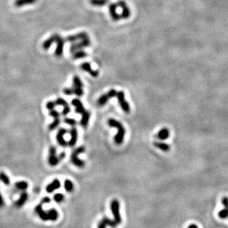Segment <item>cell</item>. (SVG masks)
Returning a JSON list of instances; mask_svg holds the SVG:
<instances>
[{"mask_svg": "<svg viewBox=\"0 0 228 228\" xmlns=\"http://www.w3.org/2000/svg\"><path fill=\"white\" fill-rule=\"evenodd\" d=\"M108 124L110 127H115L118 129V134L115 135V143L117 145H120L123 143V140H124L125 137V128L123 125L121 124V123L118 121V120H115L113 118L109 119Z\"/></svg>", "mask_w": 228, "mask_h": 228, "instance_id": "6da1fadb", "label": "cell"}, {"mask_svg": "<svg viewBox=\"0 0 228 228\" xmlns=\"http://www.w3.org/2000/svg\"><path fill=\"white\" fill-rule=\"evenodd\" d=\"M86 148L84 146H80L78 148H77L76 149L72 152V155H71V162H72V164L76 167H78V168H84L85 166V163L82 160H80L78 158V155L84 153L85 151Z\"/></svg>", "mask_w": 228, "mask_h": 228, "instance_id": "7a4b0ae2", "label": "cell"}, {"mask_svg": "<svg viewBox=\"0 0 228 228\" xmlns=\"http://www.w3.org/2000/svg\"><path fill=\"white\" fill-rule=\"evenodd\" d=\"M110 208L114 216L115 221L118 224H120L122 222V219L120 214V203L118 199H113L111 201Z\"/></svg>", "mask_w": 228, "mask_h": 228, "instance_id": "3957f363", "label": "cell"}, {"mask_svg": "<svg viewBox=\"0 0 228 228\" xmlns=\"http://www.w3.org/2000/svg\"><path fill=\"white\" fill-rule=\"evenodd\" d=\"M91 44V42L90 38L87 37L86 39H82L81 40V42H77V43H73L72 45L70 46V48H69V52L71 53H73L75 51L79 50V49H82L85 47H90Z\"/></svg>", "mask_w": 228, "mask_h": 228, "instance_id": "277c9868", "label": "cell"}, {"mask_svg": "<svg viewBox=\"0 0 228 228\" xmlns=\"http://www.w3.org/2000/svg\"><path fill=\"white\" fill-rule=\"evenodd\" d=\"M117 93H118V92H117L115 89H112V90H110L107 93L102 95L101 96L97 99V106H103L105 105V104L108 102V100H109L110 98L116 97Z\"/></svg>", "mask_w": 228, "mask_h": 228, "instance_id": "5b68a950", "label": "cell"}, {"mask_svg": "<svg viewBox=\"0 0 228 228\" xmlns=\"http://www.w3.org/2000/svg\"><path fill=\"white\" fill-rule=\"evenodd\" d=\"M117 98H118V103L120 104V107L125 113H129L130 112V106L127 101L125 100V94L123 91H120L117 93Z\"/></svg>", "mask_w": 228, "mask_h": 228, "instance_id": "8992f818", "label": "cell"}, {"mask_svg": "<svg viewBox=\"0 0 228 228\" xmlns=\"http://www.w3.org/2000/svg\"><path fill=\"white\" fill-rule=\"evenodd\" d=\"M48 163L49 166L54 167L56 166L59 163V157L56 156V148L55 147L51 146L49 148V157H48Z\"/></svg>", "mask_w": 228, "mask_h": 228, "instance_id": "52a82bcc", "label": "cell"}, {"mask_svg": "<svg viewBox=\"0 0 228 228\" xmlns=\"http://www.w3.org/2000/svg\"><path fill=\"white\" fill-rule=\"evenodd\" d=\"M56 47L55 50V55L57 57H61L63 55L64 52V44H65V39H63L61 36L58 37L57 40H56Z\"/></svg>", "mask_w": 228, "mask_h": 228, "instance_id": "ba28073f", "label": "cell"}, {"mask_svg": "<svg viewBox=\"0 0 228 228\" xmlns=\"http://www.w3.org/2000/svg\"><path fill=\"white\" fill-rule=\"evenodd\" d=\"M67 133V130L64 128H60L59 131L57 132L56 135V140H57L58 143L62 147H66L67 145V141L64 140V136Z\"/></svg>", "mask_w": 228, "mask_h": 228, "instance_id": "9c48e42d", "label": "cell"}, {"mask_svg": "<svg viewBox=\"0 0 228 228\" xmlns=\"http://www.w3.org/2000/svg\"><path fill=\"white\" fill-rule=\"evenodd\" d=\"M89 37L88 33L86 32H81L78 33L77 34L71 35V36H68L66 38L65 41H67V42H71V43H75V42L78 40H82V39H86V38Z\"/></svg>", "mask_w": 228, "mask_h": 228, "instance_id": "30bf717a", "label": "cell"}, {"mask_svg": "<svg viewBox=\"0 0 228 228\" xmlns=\"http://www.w3.org/2000/svg\"><path fill=\"white\" fill-rule=\"evenodd\" d=\"M81 68L82 70L89 72V73L90 74V75L92 76L93 78H97V76H98L99 72L98 71L94 70V69H92L90 63H89V62L82 63V64H81Z\"/></svg>", "mask_w": 228, "mask_h": 228, "instance_id": "8fae6325", "label": "cell"}, {"mask_svg": "<svg viewBox=\"0 0 228 228\" xmlns=\"http://www.w3.org/2000/svg\"><path fill=\"white\" fill-rule=\"evenodd\" d=\"M59 36H60V35L55 33L52 35V36H51L50 37H49L47 39H46V40L44 41L42 44L43 49H44V50H47V49H49V48H50L52 44L56 42V40H57L58 37H59Z\"/></svg>", "mask_w": 228, "mask_h": 228, "instance_id": "7c38bea8", "label": "cell"}, {"mask_svg": "<svg viewBox=\"0 0 228 228\" xmlns=\"http://www.w3.org/2000/svg\"><path fill=\"white\" fill-rule=\"evenodd\" d=\"M117 5L123 9V12H122L121 14V18H123V19H128V18H129L130 15H131L130 9L127 6L126 3H125L124 1H119L117 3Z\"/></svg>", "mask_w": 228, "mask_h": 228, "instance_id": "4fadbf2b", "label": "cell"}, {"mask_svg": "<svg viewBox=\"0 0 228 228\" xmlns=\"http://www.w3.org/2000/svg\"><path fill=\"white\" fill-rule=\"evenodd\" d=\"M35 212L36 213V214L39 216V217L40 218L42 221L49 220L47 213L43 210L42 204H39L36 206V207H35Z\"/></svg>", "mask_w": 228, "mask_h": 228, "instance_id": "5bb4252c", "label": "cell"}, {"mask_svg": "<svg viewBox=\"0 0 228 228\" xmlns=\"http://www.w3.org/2000/svg\"><path fill=\"white\" fill-rule=\"evenodd\" d=\"M117 7H118V5L115 3H111L109 6L110 16L114 21H118L121 19V16L117 13Z\"/></svg>", "mask_w": 228, "mask_h": 228, "instance_id": "9a60e30c", "label": "cell"}, {"mask_svg": "<svg viewBox=\"0 0 228 228\" xmlns=\"http://www.w3.org/2000/svg\"><path fill=\"white\" fill-rule=\"evenodd\" d=\"M69 133H70V140L67 143V144L69 147H73L75 146L76 143H77V140H78V130L77 128H75V127H72V128L69 131Z\"/></svg>", "mask_w": 228, "mask_h": 228, "instance_id": "2e32d148", "label": "cell"}, {"mask_svg": "<svg viewBox=\"0 0 228 228\" xmlns=\"http://www.w3.org/2000/svg\"><path fill=\"white\" fill-rule=\"evenodd\" d=\"M61 187V182L58 179H55L51 183L46 187V191L47 193H52L55 190L59 189Z\"/></svg>", "mask_w": 228, "mask_h": 228, "instance_id": "e0dca14e", "label": "cell"}, {"mask_svg": "<svg viewBox=\"0 0 228 228\" xmlns=\"http://www.w3.org/2000/svg\"><path fill=\"white\" fill-rule=\"evenodd\" d=\"M28 197H29V196H28L27 193L25 192V191H23V192L21 194L20 196H19V199H18V200L16 201V203H15L16 207H22V206L25 204L26 201H27Z\"/></svg>", "mask_w": 228, "mask_h": 228, "instance_id": "ac0fdd59", "label": "cell"}, {"mask_svg": "<svg viewBox=\"0 0 228 228\" xmlns=\"http://www.w3.org/2000/svg\"><path fill=\"white\" fill-rule=\"evenodd\" d=\"M37 2V0H15L14 5L16 8H21L25 5L34 4Z\"/></svg>", "mask_w": 228, "mask_h": 228, "instance_id": "d6986e66", "label": "cell"}, {"mask_svg": "<svg viewBox=\"0 0 228 228\" xmlns=\"http://www.w3.org/2000/svg\"><path fill=\"white\" fill-rule=\"evenodd\" d=\"M90 119V112H88V111H85V112L82 114V118L81 119V121H80L81 125L83 126L84 128H86V127L88 125Z\"/></svg>", "mask_w": 228, "mask_h": 228, "instance_id": "ffe728a7", "label": "cell"}, {"mask_svg": "<svg viewBox=\"0 0 228 228\" xmlns=\"http://www.w3.org/2000/svg\"><path fill=\"white\" fill-rule=\"evenodd\" d=\"M170 136L169 130L167 128H163L160 131L158 132L157 135V138H158L160 140H167Z\"/></svg>", "mask_w": 228, "mask_h": 228, "instance_id": "44dd1931", "label": "cell"}, {"mask_svg": "<svg viewBox=\"0 0 228 228\" xmlns=\"http://www.w3.org/2000/svg\"><path fill=\"white\" fill-rule=\"evenodd\" d=\"M154 145L156 148H159V149L162 150L163 151H168L171 149V146L167 144L166 143H162V142H154Z\"/></svg>", "mask_w": 228, "mask_h": 228, "instance_id": "7402d4cb", "label": "cell"}, {"mask_svg": "<svg viewBox=\"0 0 228 228\" xmlns=\"http://www.w3.org/2000/svg\"><path fill=\"white\" fill-rule=\"evenodd\" d=\"M47 213V216H48L49 220L55 221L57 220L58 218H59V213H58V211H56L55 209H54V208L49 209Z\"/></svg>", "mask_w": 228, "mask_h": 228, "instance_id": "603a6c76", "label": "cell"}, {"mask_svg": "<svg viewBox=\"0 0 228 228\" xmlns=\"http://www.w3.org/2000/svg\"><path fill=\"white\" fill-rule=\"evenodd\" d=\"M14 185L15 188L17 190L24 191L25 190L27 189L29 185H28V183L26 181H18L15 183Z\"/></svg>", "mask_w": 228, "mask_h": 228, "instance_id": "cb8c5ba5", "label": "cell"}, {"mask_svg": "<svg viewBox=\"0 0 228 228\" xmlns=\"http://www.w3.org/2000/svg\"><path fill=\"white\" fill-rule=\"evenodd\" d=\"M87 56V53L84 51L83 49H79V50L75 51V52L72 53V59H84Z\"/></svg>", "mask_w": 228, "mask_h": 228, "instance_id": "d4e9b609", "label": "cell"}, {"mask_svg": "<svg viewBox=\"0 0 228 228\" xmlns=\"http://www.w3.org/2000/svg\"><path fill=\"white\" fill-rule=\"evenodd\" d=\"M109 0H90V3L92 6L103 7L108 3Z\"/></svg>", "mask_w": 228, "mask_h": 228, "instance_id": "484cf974", "label": "cell"}, {"mask_svg": "<svg viewBox=\"0 0 228 228\" xmlns=\"http://www.w3.org/2000/svg\"><path fill=\"white\" fill-rule=\"evenodd\" d=\"M101 221H103L106 225L109 226V227L112 228L117 227V226L118 225V224L115 222V220H112V219H109V218H107V217H104Z\"/></svg>", "mask_w": 228, "mask_h": 228, "instance_id": "4316f807", "label": "cell"}, {"mask_svg": "<svg viewBox=\"0 0 228 228\" xmlns=\"http://www.w3.org/2000/svg\"><path fill=\"white\" fill-rule=\"evenodd\" d=\"M64 188H65L66 191L69 193H71L73 191L74 185H73V183L72 182L71 180L66 179L65 181H64Z\"/></svg>", "mask_w": 228, "mask_h": 228, "instance_id": "83f0119b", "label": "cell"}, {"mask_svg": "<svg viewBox=\"0 0 228 228\" xmlns=\"http://www.w3.org/2000/svg\"><path fill=\"white\" fill-rule=\"evenodd\" d=\"M0 180L5 185H9L11 184V180H10L9 177L4 172H0Z\"/></svg>", "mask_w": 228, "mask_h": 228, "instance_id": "f1b7e54d", "label": "cell"}, {"mask_svg": "<svg viewBox=\"0 0 228 228\" xmlns=\"http://www.w3.org/2000/svg\"><path fill=\"white\" fill-rule=\"evenodd\" d=\"M60 123H61V120L59 118H55L54 119V120L52 121V123H51L49 125V131H53V130H55L56 128H57L58 126H59V125H60Z\"/></svg>", "mask_w": 228, "mask_h": 228, "instance_id": "f546056e", "label": "cell"}, {"mask_svg": "<svg viewBox=\"0 0 228 228\" xmlns=\"http://www.w3.org/2000/svg\"><path fill=\"white\" fill-rule=\"evenodd\" d=\"M73 86L77 87H80V88H83L84 84L82 83L80 78L78 75H75L73 77Z\"/></svg>", "mask_w": 228, "mask_h": 228, "instance_id": "4dcf8cb0", "label": "cell"}, {"mask_svg": "<svg viewBox=\"0 0 228 228\" xmlns=\"http://www.w3.org/2000/svg\"><path fill=\"white\" fill-rule=\"evenodd\" d=\"M72 90H73L74 94L77 95L78 97L83 96L84 91L82 88H80V87H75V86H73V87H72Z\"/></svg>", "mask_w": 228, "mask_h": 228, "instance_id": "1f68e13d", "label": "cell"}, {"mask_svg": "<svg viewBox=\"0 0 228 228\" xmlns=\"http://www.w3.org/2000/svg\"><path fill=\"white\" fill-rule=\"evenodd\" d=\"M53 199L55 202L61 203L64 199V195L61 194V193H58V194H55L54 195Z\"/></svg>", "mask_w": 228, "mask_h": 228, "instance_id": "d6a6232c", "label": "cell"}, {"mask_svg": "<svg viewBox=\"0 0 228 228\" xmlns=\"http://www.w3.org/2000/svg\"><path fill=\"white\" fill-rule=\"evenodd\" d=\"M219 216L220 219H227V218H228V210L226 209V208L221 210V211L219 212Z\"/></svg>", "mask_w": 228, "mask_h": 228, "instance_id": "836d02e7", "label": "cell"}, {"mask_svg": "<svg viewBox=\"0 0 228 228\" xmlns=\"http://www.w3.org/2000/svg\"><path fill=\"white\" fill-rule=\"evenodd\" d=\"M64 123H66V124L71 125V126H75L77 123L75 120L72 118H65L64 119Z\"/></svg>", "mask_w": 228, "mask_h": 228, "instance_id": "e575fe53", "label": "cell"}, {"mask_svg": "<svg viewBox=\"0 0 228 228\" xmlns=\"http://www.w3.org/2000/svg\"><path fill=\"white\" fill-rule=\"evenodd\" d=\"M55 104L56 106H65L68 105V103L64 99H63L62 97H59L55 100Z\"/></svg>", "mask_w": 228, "mask_h": 228, "instance_id": "d590c367", "label": "cell"}, {"mask_svg": "<svg viewBox=\"0 0 228 228\" xmlns=\"http://www.w3.org/2000/svg\"><path fill=\"white\" fill-rule=\"evenodd\" d=\"M49 116H51L54 119L59 118V117H60V114H59V112L55 109H52L49 111Z\"/></svg>", "mask_w": 228, "mask_h": 228, "instance_id": "8d00e7d4", "label": "cell"}, {"mask_svg": "<svg viewBox=\"0 0 228 228\" xmlns=\"http://www.w3.org/2000/svg\"><path fill=\"white\" fill-rule=\"evenodd\" d=\"M71 103H72V105L73 106L75 107V108H76V107H78V106H80L83 105L82 102L81 101V100H79L78 98L72 99V102H71Z\"/></svg>", "mask_w": 228, "mask_h": 228, "instance_id": "74e56055", "label": "cell"}, {"mask_svg": "<svg viewBox=\"0 0 228 228\" xmlns=\"http://www.w3.org/2000/svg\"><path fill=\"white\" fill-rule=\"evenodd\" d=\"M55 106H56V104L55 101H48L47 103H46V108H47L48 110L50 111L52 109H54Z\"/></svg>", "mask_w": 228, "mask_h": 228, "instance_id": "f35d334b", "label": "cell"}, {"mask_svg": "<svg viewBox=\"0 0 228 228\" xmlns=\"http://www.w3.org/2000/svg\"><path fill=\"white\" fill-rule=\"evenodd\" d=\"M70 111H71L70 107H69L68 105L65 106H64V109H63V110H62V115L66 116V115H67L69 112H70Z\"/></svg>", "mask_w": 228, "mask_h": 228, "instance_id": "ab89813d", "label": "cell"}, {"mask_svg": "<svg viewBox=\"0 0 228 228\" xmlns=\"http://www.w3.org/2000/svg\"><path fill=\"white\" fill-rule=\"evenodd\" d=\"M63 92H64V95H68V96H69V95H73V94H74L73 90H72V88H65V89H64V90H63Z\"/></svg>", "mask_w": 228, "mask_h": 228, "instance_id": "60d3db41", "label": "cell"}, {"mask_svg": "<svg viewBox=\"0 0 228 228\" xmlns=\"http://www.w3.org/2000/svg\"><path fill=\"white\" fill-rule=\"evenodd\" d=\"M85 108H84V106L83 105L82 106H78L76 107L75 109V112H76V113L78 114H81V115H82V114L84 113V112H85Z\"/></svg>", "mask_w": 228, "mask_h": 228, "instance_id": "b9f144b4", "label": "cell"}, {"mask_svg": "<svg viewBox=\"0 0 228 228\" xmlns=\"http://www.w3.org/2000/svg\"><path fill=\"white\" fill-rule=\"evenodd\" d=\"M221 203H222L223 205L225 207L226 209L228 210V197H227V196H224V197L221 199Z\"/></svg>", "mask_w": 228, "mask_h": 228, "instance_id": "7bdbcfd3", "label": "cell"}, {"mask_svg": "<svg viewBox=\"0 0 228 228\" xmlns=\"http://www.w3.org/2000/svg\"><path fill=\"white\" fill-rule=\"evenodd\" d=\"M51 201L50 198L48 197V196H46V197H44L42 199V204H48Z\"/></svg>", "mask_w": 228, "mask_h": 228, "instance_id": "ee69618b", "label": "cell"}, {"mask_svg": "<svg viewBox=\"0 0 228 228\" xmlns=\"http://www.w3.org/2000/svg\"><path fill=\"white\" fill-rule=\"evenodd\" d=\"M65 157H66L65 152H62V153H60V154L59 155V157H59V161H60V160H64V158H65Z\"/></svg>", "mask_w": 228, "mask_h": 228, "instance_id": "f6af8a7d", "label": "cell"}, {"mask_svg": "<svg viewBox=\"0 0 228 228\" xmlns=\"http://www.w3.org/2000/svg\"><path fill=\"white\" fill-rule=\"evenodd\" d=\"M97 228H106V225L101 221L100 222H99L98 225H97Z\"/></svg>", "mask_w": 228, "mask_h": 228, "instance_id": "bcb514c9", "label": "cell"}, {"mask_svg": "<svg viewBox=\"0 0 228 228\" xmlns=\"http://www.w3.org/2000/svg\"><path fill=\"white\" fill-rule=\"evenodd\" d=\"M4 199H3L2 196L1 194H0V207H2L4 206Z\"/></svg>", "mask_w": 228, "mask_h": 228, "instance_id": "7dc6e473", "label": "cell"}, {"mask_svg": "<svg viewBox=\"0 0 228 228\" xmlns=\"http://www.w3.org/2000/svg\"><path fill=\"white\" fill-rule=\"evenodd\" d=\"M188 228H198L197 225H196V224H191V225L188 227Z\"/></svg>", "mask_w": 228, "mask_h": 228, "instance_id": "c3c4849f", "label": "cell"}]
</instances>
